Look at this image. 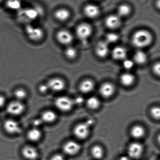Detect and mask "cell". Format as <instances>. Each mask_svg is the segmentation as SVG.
<instances>
[{
  "mask_svg": "<svg viewBox=\"0 0 160 160\" xmlns=\"http://www.w3.org/2000/svg\"><path fill=\"white\" fill-rule=\"evenodd\" d=\"M119 35L114 32L108 33L106 36V42L108 43H113L118 42L119 40Z\"/></svg>",
  "mask_w": 160,
  "mask_h": 160,
  "instance_id": "1f68e13d",
  "label": "cell"
},
{
  "mask_svg": "<svg viewBox=\"0 0 160 160\" xmlns=\"http://www.w3.org/2000/svg\"><path fill=\"white\" fill-rule=\"evenodd\" d=\"M107 27L111 29L118 28L121 24L120 17L116 15H111L107 18L105 20Z\"/></svg>",
  "mask_w": 160,
  "mask_h": 160,
  "instance_id": "9a60e30c",
  "label": "cell"
},
{
  "mask_svg": "<svg viewBox=\"0 0 160 160\" xmlns=\"http://www.w3.org/2000/svg\"><path fill=\"white\" fill-rule=\"evenodd\" d=\"M57 115L52 110H46L42 113L41 119L43 122L47 123H52L57 119Z\"/></svg>",
  "mask_w": 160,
  "mask_h": 160,
  "instance_id": "44dd1931",
  "label": "cell"
},
{
  "mask_svg": "<svg viewBox=\"0 0 160 160\" xmlns=\"http://www.w3.org/2000/svg\"><path fill=\"white\" fill-rule=\"evenodd\" d=\"M6 98L4 96L0 95V108L3 107L6 103Z\"/></svg>",
  "mask_w": 160,
  "mask_h": 160,
  "instance_id": "f35d334b",
  "label": "cell"
},
{
  "mask_svg": "<svg viewBox=\"0 0 160 160\" xmlns=\"http://www.w3.org/2000/svg\"><path fill=\"white\" fill-rule=\"evenodd\" d=\"M26 32L28 37L33 42H39L43 38L44 32L42 29L28 24L26 28Z\"/></svg>",
  "mask_w": 160,
  "mask_h": 160,
  "instance_id": "277c9868",
  "label": "cell"
},
{
  "mask_svg": "<svg viewBox=\"0 0 160 160\" xmlns=\"http://www.w3.org/2000/svg\"><path fill=\"white\" fill-rule=\"evenodd\" d=\"M92 28L87 23H82L77 28L76 35L81 41H86L92 33Z\"/></svg>",
  "mask_w": 160,
  "mask_h": 160,
  "instance_id": "52a82bcc",
  "label": "cell"
},
{
  "mask_svg": "<svg viewBox=\"0 0 160 160\" xmlns=\"http://www.w3.org/2000/svg\"><path fill=\"white\" fill-rule=\"evenodd\" d=\"M115 91V87L112 83L109 82L103 83L99 89V92L101 95L105 98H110L114 94Z\"/></svg>",
  "mask_w": 160,
  "mask_h": 160,
  "instance_id": "4fadbf2b",
  "label": "cell"
},
{
  "mask_svg": "<svg viewBox=\"0 0 160 160\" xmlns=\"http://www.w3.org/2000/svg\"><path fill=\"white\" fill-rule=\"evenodd\" d=\"M91 153L93 158L99 160L102 159L103 156L104 150L101 146L96 145L92 149Z\"/></svg>",
  "mask_w": 160,
  "mask_h": 160,
  "instance_id": "83f0119b",
  "label": "cell"
},
{
  "mask_svg": "<svg viewBox=\"0 0 160 160\" xmlns=\"http://www.w3.org/2000/svg\"><path fill=\"white\" fill-rule=\"evenodd\" d=\"M84 12L87 17L93 18L99 15L100 10L98 6L94 4H90L86 5L84 8Z\"/></svg>",
  "mask_w": 160,
  "mask_h": 160,
  "instance_id": "e0dca14e",
  "label": "cell"
},
{
  "mask_svg": "<svg viewBox=\"0 0 160 160\" xmlns=\"http://www.w3.org/2000/svg\"><path fill=\"white\" fill-rule=\"evenodd\" d=\"M112 57L116 60H124L127 56V51L124 48L118 46L115 48L112 52Z\"/></svg>",
  "mask_w": 160,
  "mask_h": 160,
  "instance_id": "ac0fdd59",
  "label": "cell"
},
{
  "mask_svg": "<svg viewBox=\"0 0 160 160\" xmlns=\"http://www.w3.org/2000/svg\"><path fill=\"white\" fill-rule=\"evenodd\" d=\"M51 160H64V158L61 154H56L52 156Z\"/></svg>",
  "mask_w": 160,
  "mask_h": 160,
  "instance_id": "74e56055",
  "label": "cell"
},
{
  "mask_svg": "<svg viewBox=\"0 0 160 160\" xmlns=\"http://www.w3.org/2000/svg\"><path fill=\"white\" fill-rule=\"evenodd\" d=\"M95 52L99 58H104L106 57L109 53L108 43L106 41L99 42L96 45Z\"/></svg>",
  "mask_w": 160,
  "mask_h": 160,
  "instance_id": "2e32d148",
  "label": "cell"
},
{
  "mask_svg": "<svg viewBox=\"0 0 160 160\" xmlns=\"http://www.w3.org/2000/svg\"><path fill=\"white\" fill-rule=\"evenodd\" d=\"M57 39L62 44L68 45L72 42L73 37L72 33L68 30H62L57 33Z\"/></svg>",
  "mask_w": 160,
  "mask_h": 160,
  "instance_id": "7c38bea8",
  "label": "cell"
},
{
  "mask_svg": "<svg viewBox=\"0 0 160 160\" xmlns=\"http://www.w3.org/2000/svg\"><path fill=\"white\" fill-rule=\"evenodd\" d=\"M144 147L139 142H133L128 146L127 152L128 156L132 159H138L142 155Z\"/></svg>",
  "mask_w": 160,
  "mask_h": 160,
  "instance_id": "ba28073f",
  "label": "cell"
},
{
  "mask_svg": "<svg viewBox=\"0 0 160 160\" xmlns=\"http://www.w3.org/2000/svg\"><path fill=\"white\" fill-rule=\"evenodd\" d=\"M42 13L43 11L41 7H28L18 11V18L21 22L29 23L37 19Z\"/></svg>",
  "mask_w": 160,
  "mask_h": 160,
  "instance_id": "6da1fadb",
  "label": "cell"
},
{
  "mask_svg": "<svg viewBox=\"0 0 160 160\" xmlns=\"http://www.w3.org/2000/svg\"><path fill=\"white\" fill-rule=\"evenodd\" d=\"M14 96L16 100L22 102L23 100L27 98L28 93L24 89H18L14 92Z\"/></svg>",
  "mask_w": 160,
  "mask_h": 160,
  "instance_id": "f546056e",
  "label": "cell"
},
{
  "mask_svg": "<svg viewBox=\"0 0 160 160\" xmlns=\"http://www.w3.org/2000/svg\"><path fill=\"white\" fill-rule=\"evenodd\" d=\"M153 71L154 73L156 75L160 76V62H158L154 64L153 67Z\"/></svg>",
  "mask_w": 160,
  "mask_h": 160,
  "instance_id": "d590c367",
  "label": "cell"
},
{
  "mask_svg": "<svg viewBox=\"0 0 160 160\" xmlns=\"http://www.w3.org/2000/svg\"><path fill=\"white\" fill-rule=\"evenodd\" d=\"M135 78L134 76L130 73L122 74L120 77L121 84L125 87H130L133 84Z\"/></svg>",
  "mask_w": 160,
  "mask_h": 160,
  "instance_id": "7402d4cb",
  "label": "cell"
},
{
  "mask_svg": "<svg viewBox=\"0 0 160 160\" xmlns=\"http://www.w3.org/2000/svg\"><path fill=\"white\" fill-rule=\"evenodd\" d=\"M3 126L5 131L10 134H17L21 132V126L15 120H6Z\"/></svg>",
  "mask_w": 160,
  "mask_h": 160,
  "instance_id": "9c48e42d",
  "label": "cell"
},
{
  "mask_svg": "<svg viewBox=\"0 0 160 160\" xmlns=\"http://www.w3.org/2000/svg\"><path fill=\"white\" fill-rule=\"evenodd\" d=\"M43 123L42 120L41 118L36 119L34 120L32 122V124H33L34 127L35 128H39L40 126Z\"/></svg>",
  "mask_w": 160,
  "mask_h": 160,
  "instance_id": "8d00e7d4",
  "label": "cell"
},
{
  "mask_svg": "<svg viewBox=\"0 0 160 160\" xmlns=\"http://www.w3.org/2000/svg\"><path fill=\"white\" fill-rule=\"evenodd\" d=\"M145 129L141 125H136L133 126L131 130V134L133 138L137 139L142 138L145 134Z\"/></svg>",
  "mask_w": 160,
  "mask_h": 160,
  "instance_id": "603a6c76",
  "label": "cell"
},
{
  "mask_svg": "<svg viewBox=\"0 0 160 160\" xmlns=\"http://www.w3.org/2000/svg\"><path fill=\"white\" fill-rule=\"evenodd\" d=\"M27 137L30 141L32 142H37L42 138V132L39 128L33 127L28 132Z\"/></svg>",
  "mask_w": 160,
  "mask_h": 160,
  "instance_id": "ffe728a7",
  "label": "cell"
},
{
  "mask_svg": "<svg viewBox=\"0 0 160 160\" xmlns=\"http://www.w3.org/2000/svg\"><path fill=\"white\" fill-rule=\"evenodd\" d=\"M65 55L68 58L70 59H73L77 57V52L75 48L70 47L67 48L65 50Z\"/></svg>",
  "mask_w": 160,
  "mask_h": 160,
  "instance_id": "4dcf8cb0",
  "label": "cell"
},
{
  "mask_svg": "<svg viewBox=\"0 0 160 160\" xmlns=\"http://www.w3.org/2000/svg\"><path fill=\"white\" fill-rule=\"evenodd\" d=\"M55 104L58 109L62 112H68L73 108L74 102L67 96H60L55 100Z\"/></svg>",
  "mask_w": 160,
  "mask_h": 160,
  "instance_id": "5b68a950",
  "label": "cell"
},
{
  "mask_svg": "<svg viewBox=\"0 0 160 160\" xmlns=\"http://www.w3.org/2000/svg\"><path fill=\"white\" fill-rule=\"evenodd\" d=\"M152 40V35L150 32L146 30L142 29L135 32L132 38V43L138 48H144L149 45Z\"/></svg>",
  "mask_w": 160,
  "mask_h": 160,
  "instance_id": "7a4b0ae2",
  "label": "cell"
},
{
  "mask_svg": "<svg viewBox=\"0 0 160 160\" xmlns=\"http://www.w3.org/2000/svg\"><path fill=\"white\" fill-rule=\"evenodd\" d=\"M150 114L153 118L159 120L160 118V109L158 107H154L150 110Z\"/></svg>",
  "mask_w": 160,
  "mask_h": 160,
  "instance_id": "d6a6232c",
  "label": "cell"
},
{
  "mask_svg": "<svg viewBox=\"0 0 160 160\" xmlns=\"http://www.w3.org/2000/svg\"><path fill=\"white\" fill-rule=\"evenodd\" d=\"M39 91L42 93H45L49 89L47 84H43L40 85L39 87Z\"/></svg>",
  "mask_w": 160,
  "mask_h": 160,
  "instance_id": "e575fe53",
  "label": "cell"
},
{
  "mask_svg": "<svg viewBox=\"0 0 160 160\" xmlns=\"http://www.w3.org/2000/svg\"><path fill=\"white\" fill-rule=\"evenodd\" d=\"M47 84L49 90L56 92L62 91L65 88V82L61 78H51Z\"/></svg>",
  "mask_w": 160,
  "mask_h": 160,
  "instance_id": "30bf717a",
  "label": "cell"
},
{
  "mask_svg": "<svg viewBox=\"0 0 160 160\" xmlns=\"http://www.w3.org/2000/svg\"><path fill=\"white\" fill-rule=\"evenodd\" d=\"M94 88V83L91 79H86L80 83L79 89L81 92L88 93L91 92Z\"/></svg>",
  "mask_w": 160,
  "mask_h": 160,
  "instance_id": "d6986e66",
  "label": "cell"
},
{
  "mask_svg": "<svg viewBox=\"0 0 160 160\" xmlns=\"http://www.w3.org/2000/svg\"><path fill=\"white\" fill-rule=\"evenodd\" d=\"M6 6L8 9L13 11H19L22 7L21 0H7Z\"/></svg>",
  "mask_w": 160,
  "mask_h": 160,
  "instance_id": "484cf974",
  "label": "cell"
},
{
  "mask_svg": "<svg viewBox=\"0 0 160 160\" xmlns=\"http://www.w3.org/2000/svg\"><path fill=\"white\" fill-rule=\"evenodd\" d=\"M82 102H83V100H82V98H78L76 101V102H77L78 103H82Z\"/></svg>",
  "mask_w": 160,
  "mask_h": 160,
  "instance_id": "60d3db41",
  "label": "cell"
},
{
  "mask_svg": "<svg viewBox=\"0 0 160 160\" xmlns=\"http://www.w3.org/2000/svg\"><path fill=\"white\" fill-rule=\"evenodd\" d=\"M148 60L147 54L141 50H138L134 55V61L139 64L142 65L145 64Z\"/></svg>",
  "mask_w": 160,
  "mask_h": 160,
  "instance_id": "d4e9b609",
  "label": "cell"
},
{
  "mask_svg": "<svg viewBox=\"0 0 160 160\" xmlns=\"http://www.w3.org/2000/svg\"><path fill=\"white\" fill-rule=\"evenodd\" d=\"M131 7L127 4H122L118 8V16L120 17L127 16L131 13Z\"/></svg>",
  "mask_w": 160,
  "mask_h": 160,
  "instance_id": "f1b7e54d",
  "label": "cell"
},
{
  "mask_svg": "<svg viewBox=\"0 0 160 160\" xmlns=\"http://www.w3.org/2000/svg\"><path fill=\"white\" fill-rule=\"evenodd\" d=\"M123 66L126 70H131L134 66V62L130 59H125L123 60Z\"/></svg>",
  "mask_w": 160,
  "mask_h": 160,
  "instance_id": "836d02e7",
  "label": "cell"
},
{
  "mask_svg": "<svg viewBox=\"0 0 160 160\" xmlns=\"http://www.w3.org/2000/svg\"><path fill=\"white\" fill-rule=\"evenodd\" d=\"M118 160H131V158L129 156H122L120 157Z\"/></svg>",
  "mask_w": 160,
  "mask_h": 160,
  "instance_id": "ab89813d",
  "label": "cell"
},
{
  "mask_svg": "<svg viewBox=\"0 0 160 160\" xmlns=\"http://www.w3.org/2000/svg\"><path fill=\"white\" fill-rule=\"evenodd\" d=\"M149 160H155V158H154V157H152V158L150 159Z\"/></svg>",
  "mask_w": 160,
  "mask_h": 160,
  "instance_id": "b9f144b4",
  "label": "cell"
},
{
  "mask_svg": "<svg viewBox=\"0 0 160 160\" xmlns=\"http://www.w3.org/2000/svg\"><path fill=\"white\" fill-rule=\"evenodd\" d=\"M81 146L74 141H69L66 142L63 147V150L67 155H74L80 151Z\"/></svg>",
  "mask_w": 160,
  "mask_h": 160,
  "instance_id": "8fae6325",
  "label": "cell"
},
{
  "mask_svg": "<svg viewBox=\"0 0 160 160\" xmlns=\"http://www.w3.org/2000/svg\"><path fill=\"white\" fill-rule=\"evenodd\" d=\"M70 15V12L64 8L58 9L55 13V17L60 21H66L69 18Z\"/></svg>",
  "mask_w": 160,
  "mask_h": 160,
  "instance_id": "cb8c5ba5",
  "label": "cell"
},
{
  "mask_svg": "<svg viewBox=\"0 0 160 160\" xmlns=\"http://www.w3.org/2000/svg\"><path fill=\"white\" fill-rule=\"evenodd\" d=\"M22 153L24 158L28 160H35L39 156L38 151L32 146H25L22 149Z\"/></svg>",
  "mask_w": 160,
  "mask_h": 160,
  "instance_id": "5bb4252c",
  "label": "cell"
},
{
  "mask_svg": "<svg viewBox=\"0 0 160 160\" xmlns=\"http://www.w3.org/2000/svg\"><path fill=\"white\" fill-rule=\"evenodd\" d=\"M93 123L94 120L90 119L87 121L78 124L74 129V135L79 139H86L89 135L90 127Z\"/></svg>",
  "mask_w": 160,
  "mask_h": 160,
  "instance_id": "3957f363",
  "label": "cell"
},
{
  "mask_svg": "<svg viewBox=\"0 0 160 160\" xmlns=\"http://www.w3.org/2000/svg\"><path fill=\"white\" fill-rule=\"evenodd\" d=\"M25 110V106L22 102L16 100L10 102L7 107L9 114L13 116H18L23 114Z\"/></svg>",
  "mask_w": 160,
  "mask_h": 160,
  "instance_id": "8992f818",
  "label": "cell"
},
{
  "mask_svg": "<svg viewBox=\"0 0 160 160\" xmlns=\"http://www.w3.org/2000/svg\"><path fill=\"white\" fill-rule=\"evenodd\" d=\"M101 102L97 97L92 96L90 97L87 101V105L89 108L92 110L99 108Z\"/></svg>",
  "mask_w": 160,
  "mask_h": 160,
  "instance_id": "4316f807",
  "label": "cell"
},
{
  "mask_svg": "<svg viewBox=\"0 0 160 160\" xmlns=\"http://www.w3.org/2000/svg\"><path fill=\"white\" fill-rule=\"evenodd\" d=\"M3 0H0V4L2 3V2H3Z\"/></svg>",
  "mask_w": 160,
  "mask_h": 160,
  "instance_id": "7bdbcfd3",
  "label": "cell"
}]
</instances>
